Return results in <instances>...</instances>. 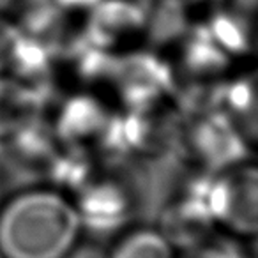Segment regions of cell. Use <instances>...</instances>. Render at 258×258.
Listing matches in <instances>:
<instances>
[{"mask_svg":"<svg viewBox=\"0 0 258 258\" xmlns=\"http://www.w3.org/2000/svg\"><path fill=\"white\" fill-rule=\"evenodd\" d=\"M39 104L37 90L0 75V140H6L20 127L36 120Z\"/></svg>","mask_w":258,"mask_h":258,"instance_id":"cell-7","label":"cell"},{"mask_svg":"<svg viewBox=\"0 0 258 258\" xmlns=\"http://www.w3.org/2000/svg\"><path fill=\"white\" fill-rule=\"evenodd\" d=\"M58 8H92L99 0H53Z\"/></svg>","mask_w":258,"mask_h":258,"instance_id":"cell-14","label":"cell"},{"mask_svg":"<svg viewBox=\"0 0 258 258\" xmlns=\"http://www.w3.org/2000/svg\"><path fill=\"white\" fill-rule=\"evenodd\" d=\"M226 2V11L232 13V15L237 16H242L247 15V13H253L254 4H256V0H225Z\"/></svg>","mask_w":258,"mask_h":258,"instance_id":"cell-13","label":"cell"},{"mask_svg":"<svg viewBox=\"0 0 258 258\" xmlns=\"http://www.w3.org/2000/svg\"><path fill=\"white\" fill-rule=\"evenodd\" d=\"M76 207L55 189H27L0 209V256L64 258L78 242Z\"/></svg>","mask_w":258,"mask_h":258,"instance_id":"cell-1","label":"cell"},{"mask_svg":"<svg viewBox=\"0 0 258 258\" xmlns=\"http://www.w3.org/2000/svg\"><path fill=\"white\" fill-rule=\"evenodd\" d=\"M64 258H110V253L104 251L99 244L76 242Z\"/></svg>","mask_w":258,"mask_h":258,"instance_id":"cell-11","label":"cell"},{"mask_svg":"<svg viewBox=\"0 0 258 258\" xmlns=\"http://www.w3.org/2000/svg\"><path fill=\"white\" fill-rule=\"evenodd\" d=\"M20 34V29L0 18V75H4V69L8 68L9 55H11L13 44Z\"/></svg>","mask_w":258,"mask_h":258,"instance_id":"cell-10","label":"cell"},{"mask_svg":"<svg viewBox=\"0 0 258 258\" xmlns=\"http://www.w3.org/2000/svg\"><path fill=\"white\" fill-rule=\"evenodd\" d=\"M80 216V223L89 226L92 232L108 235L118 230L127 218L129 205L125 195L111 182L90 184L82 189L80 205H75Z\"/></svg>","mask_w":258,"mask_h":258,"instance_id":"cell-5","label":"cell"},{"mask_svg":"<svg viewBox=\"0 0 258 258\" xmlns=\"http://www.w3.org/2000/svg\"><path fill=\"white\" fill-rule=\"evenodd\" d=\"M184 27V9L180 0H159L151 16V29L154 37L163 39L179 32Z\"/></svg>","mask_w":258,"mask_h":258,"instance_id":"cell-9","label":"cell"},{"mask_svg":"<svg viewBox=\"0 0 258 258\" xmlns=\"http://www.w3.org/2000/svg\"><path fill=\"white\" fill-rule=\"evenodd\" d=\"M0 187H2V165H0Z\"/></svg>","mask_w":258,"mask_h":258,"instance_id":"cell-15","label":"cell"},{"mask_svg":"<svg viewBox=\"0 0 258 258\" xmlns=\"http://www.w3.org/2000/svg\"><path fill=\"white\" fill-rule=\"evenodd\" d=\"M108 120L104 110L92 97H73L58 113L55 137L66 142H85L92 137H103Z\"/></svg>","mask_w":258,"mask_h":258,"instance_id":"cell-6","label":"cell"},{"mask_svg":"<svg viewBox=\"0 0 258 258\" xmlns=\"http://www.w3.org/2000/svg\"><path fill=\"white\" fill-rule=\"evenodd\" d=\"M198 258H242V253L230 242H218L205 246Z\"/></svg>","mask_w":258,"mask_h":258,"instance_id":"cell-12","label":"cell"},{"mask_svg":"<svg viewBox=\"0 0 258 258\" xmlns=\"http://www.w3.org/2000/svg\"><path fill=\"white\" fill-rule=\"evenodd\" d=\"M110 258H173V246L161 230L140 228L122 237Z\"/></svg>","mask_w":258,"mask_h":258,"instance_id":"cell-8","label":"cell"},{"mask_svg":"<svg viewBox=\"0 0 258 258\" xmlns=\"http://www.w3.org/2000/svg\"><path fill=\"white\" fill-rule=\"evenodd\" d=\"M92 8L87 39L106 51L118 39L133 36L147 25V11L140 4L127 0H99Z\"/></svg>","mask_w":258,"mask_h":258,"instance_id":"cell-3","label":"cell"},{"mask_svg":"<svg viewBox=\"0 0 258 258\" xmlns=\"http://www.w3.org/2000/svg\"><path fill=\"white\" fill-rule=\"evenodd\" d=\"M120 96L133 106H144L170 89L172 76L165 64L152 55H127L115 60L111 71Z\"/></svg>","mask_w":258,"mask_h":258,"instance_id":"cell-2","label":"cell"},{"mask_svg":"<svg viewBox=\"0 0 258 258\" xmlns=\"http://www.w3.org/2000/svg\"><path fill=\"white\" fill-rule=\"evenodd\" d=\"M193 145L205 165L212 168L233 165L246 156V142L235 124L225 115H216L200 122L193 131Z\"/></svg>","mask_w":258,"mask_h":258,"instance_id":"cell-4","label":"cell"}]
</instances>
